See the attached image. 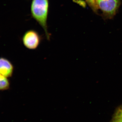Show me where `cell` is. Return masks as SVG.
<instances>
[{"label": "cell", "mask_w": 122, "mask_h": 122, "mask_svg": "<svg viewBox=\"0 0 122 122\" xmlns=\"http://www.w3.org/2000/svg\"><path fill=\"white\" fill-rule=\"evenodd\" d=\"M14 70L13 65L10 61L5 58H0V74L10 77L12 76Z\"/></svg>", "instance_id": "277c9868"}, {"label": "cell", "mask_w": 122, "mask_h": 122, "mask_svg": "<svg viewBox=\"0 0 122 122\" xmlns=\"http://www.w3.org/2000/svg\"><path fill=\"white\" fill-rule=\"evenodd\" d=\"M41 38L36 30H29L25 33L22 37L24 46L30 50H34L38 48L41 44Z\"/></svg>", "instance_id": "7a4b0ae2"}, {"label": "cell", "mask_w": 122, "mask_h": 122, "mask_svg": "<svg viewBox=\"0 0 122 122\" xmlns=\"http://www.w3.org/2000/svg\"><path fill=\"white\" fill-rule=\"evenodd\" d=\"M98 0H86L89 5L94 10L96 11L98 9L97 2Z\"/></svg>", "instance_id": "52a82bcc"}, {"label": "cell", "mask_w": 122, "mask_h": 122, "mask_svg": "<svg viewBox=\"0 0 122 122\" xmlns=\"http://www.w3.org/2000/svg\"><path fill=\"white\" fill-rule=\"evenodd\" d=\"M110 122H122V106L116 109Z\"/></svg>", "instance_id": "5b68a950"}, {"label": "cell", "mask_w": 122, "mask_h": 122, "mask_svg": "<svg viewBox=\"0 0 122 122\" xmlns=\"http://www.w3.org/2000/svg\"><path fill=\"white\" fill-rule=\"evenodd\" d=\"M49 7V0H33L30 6L32 16L44 29L48 39L50 37L47 24Z\"/></svg>", "instance_id": "6da1fadb"}, {"label": "cell", "mask_w": 122, "mask_h": 122, "mask_svg": "<svg viewBox=\"0 0 122 122\" xmlns=\"http://www.w3.org/2000/svg\"><path fill=\"white\" fill-rule=\"evenodd\" d=\"M10 87V83L7 77L0 74V90L8 89Z\"/></svg>", "instance_id": "8992f818"}, {"label": "cell", "mask_w": 122, "mask_h": 122, "mask_svg": "<svg viewBox=\"0 0 122 122\" xmlns=\"http://www.w3.org/2000/svg\"><path fill=\"white\" fill-rule=\"evenodd\" d=\"M98 9L108 16H112L116 13L119 5V0H98Z\"/></svg>", "instance_id": "3957f363"}]
</instances>
